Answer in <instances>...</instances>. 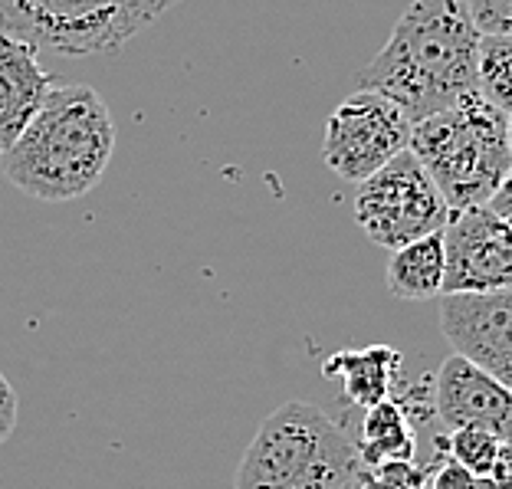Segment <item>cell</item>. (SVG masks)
I'll return each instance as SVG.
<instances>
[{"label": "cell", "mask_w": 512, "mask_h": 489, "mask_svg": "<svg viewBox=\"0 0 512 489\" xmlns=\"http://www.w3.org/2000/svg\"><path fill=\"white\" fill-rule=\"evenodd\" d=\"M427 489H480V476H473L467 467H460V463L444 457L440 463H434V470H430Z\"/></svg>", "instance_id": "obj_19"}, {"label": "cell", "mask_w": 512, "mask_h": 489, "mask_svg": "<svg viewBox=\"0 0 512 489\" xmlns=\"http://www.w3.org/2000/svg\"><path fill=\"white\" fill-rule=\"evenodd\" d=\"M440 332L453 355L470 358L512 388V289L496 293H444Z\"/></svg>", "instance_id": "obj_9"}, {"label": "cell", "mask_w": 512, "mask_h": 489, "mask_svg": "<svg viewBox=\"0 0 512 489\" xmlns=\"http://www.w3.org/2000/svg\"><path fill=\"white\" fill-rule=\"evenodd\" d=\"M362 476L355 440L322 407L286 401L243 450L234 489H348Z\"/></svg>", "instance_id": "obj_3"}, {"label": "cell", "mask_w": 512, "mask_h": 489, "mask_svg": "<svg viewBox=\"0 0 512 489\" xmlns=\"http://www.w3.org/2000/svg\"><path fill=\"white\" fill-rule=\"evenodd\" d=\"M115 151V122L92 86L66 83L0 155V171L27 197L63 204L86 197L106 174Z\"/></svg>", "instance_id": "obj_2"}, {"label": "cell", "mask_w": 512, "mask_h": 489, "mask_svg": "<svg viewBox=\"0 0 512 489\" xmlns=\"http://www.w3.org/2000/svg\"><path fill=\"white\" fill-rule=\"evenodd\" d=\"M348 489H358V483H355V486H348Z\"/></svg>", "instance_id": "obj_24"}, {"label": "cell", "mask_w": 512, "mask_h": 489, "mask_svg": "<svg viewBox=\"0 0 512 489\" xmlns=\"http://www.w3.org/2000/svg\"><path fill=\"white\" fill-rule=\"evenodd\" d=\"M444 293H496L512 289V227L490 207L450 211L444 227Z\"/></svg>", "instance_id": "obj_8"}, {"label": "cell", "mask_w": 512, "mask_h": 489, "mask_svg": "<svg viewBox=\"0 0 512 489\" xmlns=\"http://www.w3.org/2000/svg\"><path fill=\"white\" fill-rule=\"evenodd\" d=\"M56 79L40 63V50L27 40L0 33V155L43 109Z\"/></svg>", "instance_id": "obj_11"}, {"label": "cell", "mask_w": 512, "mask_h": 489, "mask_svg": "<svg viewBox=\"0 0 512 489\" xmlns=\"http://www.w3.org/2000/svg\"><path fill=\"white\" fill-rule=\"evenodd\" d=\"M401 375V352L391 345H368V348H345L322 362V378L339 381L348 404L368 407L391 398L394 384Z\"/></svg>", "instance_id": "obj_12"}, {"label": "cell", "mask_w": 512, "mask_h": 489, "mask_svg": "<svg viewBox=\"0 0 512 489\" xmlns=\"http://www.w3.org/2000/svg\"><path fill=\"white\" fill-rule=\"evenodd\" d=\"M506 135H509V151H512V112L506 115Z\"/></svg>", "instance_id": "obj_23"}, {"label": "cell", "mask_w": 512, "mask_h": 489, "mask_svg": "<svg viewBox=\"0 0 512 489\" xmlns=\"http://www.w3.org/2000/svg\"><path fill=\"white\" fill-rule=\"evenodd\" d=\"M434 463L417 460H388L378 467H365L358 476V489H427Z\"/></svg>", "instance_id": "obj_17"}, {"label": "cell", "mask_w": 512, "mask_h": 489, "mask_svg": "<svg viewBox=\"0 0 512 489\" xmlns=\"http://www.w3.org/2000/svg\"><path fill=\"white\" fill-rule=\"evenodd\" d=\"M480 40L467 0H411L358 89L398 102L417 125L480 92Z\"/></svg>", "instance_id": "obj_1"}, {"label": "cell", "mask_w": 512, "mask_h": 489, "mask_svg": "<svg viewBox=\"0 0 512 489\" xmlns=\"http://www.w3.org/2000/svg\"><path fill=\"white\" fill-rule=\"evenodd\" d=\"M467 10L486 37H512V0H467Z\"/></svg>", "instance_id": "obj_18"}, {"label": "cell", "mask_w": 512, "mask_h": 489, "mask_svg": "<svg viewBox=\"0 0 512 489\" xmlns=\"http://www.w3.org/2000/svg\"><path fill=\"white\" fill-rule=\"evenodd\" d=\"M414 122L398 102L381 92L358 89L325 122L322 158L342 181L362 184L378 168L411 148Z\"/></svg>", "instance_id": "obj_7"}, {"label": "cell", "mask_w": 512, "mask_h": 489, "mask_svg": "<svg viewBox=\"0 0 512 489\" xmlns=\"http://www.w3.org/2000/svg\"><path fill=\"white\" fill-rule=\"evenodd\" d=\"M17 417H20L17 391H14V384L4 378V371H0V444H4L10 434H14Z\"/></svg>", "instance_id": "obj_20"}, {"label": "cell", "mask_w": 512, "mask_h": 489, "mask_svg": "<svg viewBox=\"0 0 512 489\" xmlns=\"http://www.w3.org/2000/svg\"><path fill=\"white\" fill-rule=\"evenodd\" d=\"M355 447H358V457H362V470L378 467V463H388V460H414L417 434L411 427L407 404L384 398L381 404L368 407Z\"/></svg>", "instance_id": "obj_14"}, {"label": "cell", "mask_w": 512, "mask_h": 489, "mask_svg": "<svg viewBox=\"0 0 512 489\" xmlns=\"http://www.w3.org/2000/svg\"><path fill=\"white\" fill-rule=\"evenodd\" d=\"M480 96L506 115L512 112V37L480 40Z\"/></svg>", "instance_id": "obj_15"}, {"label": "cell", "mask_w": 512, "mask_h": 489, "mask_svg": "<svg viewBox=\"0 0 512 489\" xmlns=\"http://www.w3.org/2000/svg\"><path fill=\"white\" fill-rule=\"evenodd\" d=\"M384 283L394 299L427 302L444 296L447 283V247L444 234L421 237L407 247L391 250V260L384 266Z\"/></svg>", "instance_id": "obj_13"}, {"label": "cell", "mask_w": 512, "mask_h": 489, "mask_svg": "<svg viewBox=\"0 0 512 489\" xmlns=\"http://www.w3.org/2000/svg\"><path fill=\"white\" fill-rule=\"evenodd\" d=\"M483 207H490V211L499 217V220H506V224L512 227V168H509V174L503 178V184L493 191V197L486 201Z\"/></svg>", "instance_id": "obj_21"}, {"label": "cell", "mask_w": 512, "mask_h": 489, "mask_svg": "<svg viewBox=\"0 0 512 489\" xmlns=\"http://www.w3.org/2000/svg\"><path fill=\"white\" fill-rule=\"evenodd\" d=\"M181 0H0V33L60 56L122 53Z\"/></svg>", "instance_id": "obj_5"}, {"label": "cell", "mask_w": 512, "mask_h": 489, "mask_svg": "<svg viewBox=\"0 0 512 489\" xmlns=\"http://www.w3.org/2000/svg\"><path fill=\"white\" fill-rule=\"evenodd\" d=\"M411 151L421 158L450 211L483 207L512 168L506 112L480 92L417 122Z\"/></svg>", "instance_id": "obj_4"}, {"label": "cell", "mask_w": 512, "mask_h": 489, "mask_svg": "<svg viewBox=\"0 0 512 489\" xmlns=\"http://www.w3.org/2000/svg\"><path fill=\"white\" fill-rule=\"evenodd\" d=\"M493 480L499 489H512V440H503L499 447V457H496V467H493Z\"/></svg>", "instance_id": "obj_22"}, {"label": "cell", "mask_w": 512, "mask_h": 489, "mask_svg": "<svg viewBox=\"0 0 512 489\" xmlns=\"http://www.w3.org/2000/svg\"><path fill=\"white\" fill-rule=\"evenodd\" d=\"M499 447L503 440L483 427H457L450 430V437L444 440V457L467 467L473 476H490L496 467Z\"/></svg>", "instance_id": "obj_16"}, {"label": "cell", "mask_w": 512, "mask_h": 489, "mask_svg": "<svg viewBox=\"0 0 512 489\" xmlns=\"http://www.w3.org/2000/svg\"><path fill=\"white\" fill-rule=\"evenodd\" d=\"M447 220V197L440 194L437 181L430 178L411 148L391 158L355 191V224L375 247L384 250L444 234Z\"/></svg>", "instance_id": "obj_6"}, {"label": "cell", "mask_w": 512, "mask_h": 489, "mask_svg": "<svg viewBox=\"0 0 512 489\" xmlns=\"http://www.w3.org/2000/svg\"><path fill=\"white\" fill-rule=\"evenodd\" d=\"M434 414L447 430L483 427L512 440V388L463 355H450L437 371Z\"/></svg>", "instance_id": "obj_10"}]
</instances>
